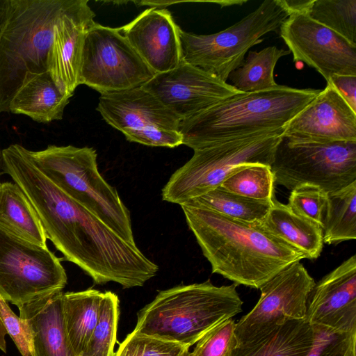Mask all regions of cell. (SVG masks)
Masks as SVG:
<instances>
[{
    "mask_svg": "<svg viewBox=\"0 0 356 356\" xmlns=\"http://www.w3.org/2000/svg\"><path fill=\"white\" fill-rule=\"evenodd\" d=\"M142 87L181 120L241 92L215 75L182 60L171 70L155 74Z\"/></svg>",
    "mask_w": 356,
    "mask_h": 356,
    "instance_id": "cell-14",
    "label": "cell"
},
{
    "mask_svg": "<svg viewBox=\"0 0 356 356\" xmlns=\"http://www.w3.org/2000/svg\"><path fill=\"white\" fill-rule=\"evenodd\" d=\"M253 225L275 236L303 254L317 259L323 250V228L314 221L295 213L275 197L265 217Z\"/></svg>",
    "mask_w": 356,
    "mask_h": 356,
    "instance_id": "cell-20",
    "label": "cell"
},
{
    "mask_svg": "<svg viewBox=\"0 0 356 356\" xmlns=\"http://www.w3.org/2000/svg\"><path fill=\"white\" fill-rule=\"evenodd\" d=\"M314 339L307 356H356V332H335L312 325Z\"/></svg>",
    "mask_w": 356,
    "mask_h": 356,
    "instance_id": "cell-32",
    "label": "cell"
},
{
    "mask_svg": "<svg viewBox=\"0 0 356 356\" xmlns=\"http://www.w3.org/2000/svg\"><path fill=\"white\" fill-rule=\"evenodd\" d=\"M274 185L270 165L252 163L238 166L225 179L220 186L238 195L271 201L275 197Z\"/></svg>",
    "mask_w": 356,
    "mask_h": 356,
    "instance_id": "cell-28",
    "label": "cell"
},
{
    "mask_svg": "<svg viewBox=\"0 0 356 356\" xmlns=\"http://www.w3.org/2000/svg\"><path fill=\"white\" fill-rule=\"evenodd\" d=\"M356 238V181L327 194L323 227V243L328 245Z\"/></svg>",
    "mask_w": 356,
    "mask_h": 356,
    "instance_id": "cell-26",
    "label": "cell"
},
{
    "mask_svg": "<svg viewBox=\"0 0 356 356\" xmlns=\"http://www.w3.org/2000/svg\"><path fill=\"white\" fill-rule=\"evenodd\" d=\"M97 110L129 141L170 148L182 145L181 120L142 86L101 95Z\"/></svg>",
    "mask_w": 356,
    "mask_h": 356,
    "instance_id": "cell-11",
    "label": "cell"
},
{
    "mask_svg": "<svg viewBox=\"0 0 356 356\" xmlns=\"http://www.w3.org/2000/svg\"><path fill=\"white\" fill-rule=\"evenodd\" d=\"M63 300V293L58 291L19 307L31 335L34 356H77L66 335Z\"/></svg>",
    "mask_w": 356,
    "mask_h": 356,
    "instance_id": "cell-19",
    "label": "cell"
},
{
    "mask_svg": "<svg viewBox=\"0 0 356 356\" xmlns=\"http://www.w3.org/2000/svg\"><path fill=\"white\" fill-rule=\"evenodd\" d=\"M120 315L118 296L104 292L98 321L82 356H114Z\"/></svg>",
    "mask_w": 356,
    "mask_h": 356,
    "instance_id": "cell-30",
    "label": "cell"
},
{
    "mask_svg": "<svg viewBox=\"0 0 356 356\" xmlns=\"http://www.w3.org/2000/svg\"><path fill=\"white\" fill-rule=\"evenodd\" d=\"M307 14L356 47V0H313Z\"/></svg>",
    "mask_w": 356,
    "mask_h": 356,
    "instance_id": "cell-29",
    "label": "cell"
},
{
    "mask_svg": "<svg viewBox=\"0 0 356 356\" xmlns=\"http://www.w3.org/2000/svg\"><path fill=\"white\" fill-rule=\"evenodd\" d=\"M289 13L283 0H265L242 19L218 33L197 35L180 29L181 60L227 82L229 74L241 65L250 49L261 37L278 32Z\"/></svg>",
    "mask_w": 356,
    "mask_h": 356,
    "instance_id": "cell-7",
    "label": "cell"
},
{
    "mask_svg": "<svg viewBox=\"0 0 356 356\" xmlns=\"http://www.w3.org/2000/svg\"><path fill=\"white\" fill-rule=\"evenodd\" d=\"M35 165L65 194L95 215L126 241L136 244L130 212L116 189L98 170L92 147L49 145L28 149Z\"/></svg>",
    "mask_w": 356,
    "mask_h": 356,
    "instance_id": "cell-5",
    "label": "cell"
},
{
    "mask_svg": "<svg viewBox=\"0 0 356 356\" xmlns=\"http://www.w3.org/2000/svg\"><path fill=\"white\" fill-rule=\"evenodd\" d=\"M155 74L118 28L95 22L88 30L82 52L80 84L102 95L141 87Z\"/></svg>",
    "mask_w": 356,
    "mask_h": 356,
    "instance_id": "cell-9",
    "label": "cell"
},
{
    "mask_svg": "<svg viewBox=\"0 0 356 356\" xmlns=\"http://www.w3.org/2000/svg\"><path fill=\"white\" fill-rule=\"evenodd\" d=\"M180 29L169 10L152 7L118 28L156 74L171 70L181 62Z\"/></svg>",
    "mask_w": 356,
    "mask_h": 356,
    "instance_id": "cell-18",
    "label": "cell"
},
{
    "mask_svg": "<svg viewBox=\"0 0 356 356\" xmlns=\"http://www.w3.org/2000/svg\"><path fill=\"white\" fill-rule=\"evenodd\" d=\"M0 229L20 240L47 246V235L28 197L15 182L0 183Z\"/></svg>",
    "mask_w": 356,
    "mask_h": 356,
    "instance_id": "cell-23",
    "label": "cell"
},
{
    "mask_svg": "<svg viewBox=\"0 0 356 356\" xmlns=\"http://www.w3.org/2000/svg\"><path fill=\"white\" fill-rule=\"evenodd\" d=\"M305 318L335 332H356L355 254L315 284Z\"/></svg>",
    "mask_w": 356,
    "mask_h": 356,
    "instance_id": "cell-16",
    "label": "cell"
},
{
    "mask_svg": "<svg viewBox=\"0 0 356 356\" xmlns=\"http://www.w3.org/2000/svg\"><path fill=\"white\" fill-rule=\"evenodd\" d=\"M320 92L278 85L231 96L181 120L182 145L195 150L227 139L284 129Z\"/></svg>",
    "mask_w": 356,
    "mask_h": 356,
    "instance_id": "cell-2",
    "label": "cell"
},
{
    "mask_svg": "<svg viewBox=\"0 0 356 356\" xmlns=\"http://www.w3.org/2000/svg\"><path fill=\"white\" fill-rule=\"evenodd\" d=\"M232 284L217 286L209 280L161 291L141 309L134 331L190 348L207 332L242 311Z\"/></svg>",
    "mask_w": 356,
    "mask_h": 356,
    "instance_id": "cell-3",
    "label": "cell"
},
{
    "mask_svg": "<svg viewBox=\"0 0 356 356\" xmlns=\"http://www.w3.org/2000/svg\"><path fill=\"white\" fill-rule=\"evenodd\" d=\"M313 0H283V2L291 13H307Z\"/></svg>",
    "mask_w": 356,
    "mask_h": 356,
    "instance_id": "cell-37",
    "label": "cell"
},
{
    "mask_svg": "<svg viewBox=\"0 0 356 356\" xmlns=\"http://www.w3.org/2000/svg\"><path fill=\"white\" fill-rule=\"evenodd\" d=\"M95 16L88 0H70L54 27L47 71L59 90L70 97L80 85L84 40Z\"/></svg>",
    "mask_w": 356,
    "mask_h": 356,
    "instance_id": "cell-15",
    "label": "cell"
},
{
    "mask_svg": "<svg viewBox=\"0 0 356 356\" xmlns=\"http://www.w3.org/2000/svg\"><path fill=\"white\" fill-rule=\"evenodd\" d=\"M280 33L293 60L315 69L327 82L333 74L356 76V47L307 13L290 14Z\"/></svg>",
    "mask_w": 356,
    "mask_h": 356,
    "instance_id": "cell-13",
    "label": "cell"
},
{
    "mask_svg": "<svg viewBox=\"0 0 356 356\" xmlns=\"http://www.w3.org/2000/svg\"><path fill=\"white\" fill-rule=\"evenodd\" d=\"M0 319L21 355L34 356L31 335L26 323L13 312L1 295Z\"/></svg>",
    "mask_w": 356,
    "mask_h": 356,
    "instance_id": "cell-35",
    "label": "cell"
},
{
    "mask_svg": "<svg viewBox=\"0 0 356 356\" xmlns=\"http://www.w3.org/2000/svg\"><path fill=\"white\" fill-rule=\"evenodd\" d=\"M327 202V193L320 187L304 184L291 191L288 205L296 213L306 217L322 228Z\"/></svg>",
    "mask_w": 356,
    "mask_h": 356,
    "instance_id": "cell-33",
    "label": "cell"
},
{
    "mask_svg": "<svg viewBox=\"0 0 356 356\" xmlns=\"http://www.w3.org/2000/svg\"><path fill=\"white\" fill-rule=\"evenodd\" d=\"M212 273L237 285L259 289L302 253L253 224L211 210L181 206Z\"/></svg>",
    "mask_w": 356,
    "mask_h": 356,
    "instance_id": "cell-1",
    "label": "cell"
},
{
    "mask_svg": "<svg viewBox=\"0 0 356 356\" xmlns=\"http://www.w3.org/2000/svg\"><path fill=\"white\" fill-rule=\"evenodd\" d=\"M327 84L334 88L356 113V76L333 74Z\"/></svg>",
    "mask_w": 356,
    "mask_h": 356,
    "instance_id": "cell-36",
    "label": "cell"
},
{
    "mask_svg": "<svg viewBox=\"0 0 356 356\" xmlns=\"http://www.w3.org/2000/svg\"><path fill=\"white\" fill-rule=\"evenodd\" d=\"M272 204L273 200L248 198L229 192L220 186L184 205L205 208L225 216L253 224L265 217Z\"/></svg>",
    "mask_w": 356,
    "mask_h": 356,
    "instance_id": "cell-27",
    "label": "cell"
},
{
    "mask_svg": "<svg viewBox=\"0 0 356 356\" xmlns=\"http://www.w3.org/2000/svg\"><path fill=\"white\" fill-rule=\"evenodd\" d=\"M7 334L6 330L0 319V350L6 353V335Z\"/></svg>",
    "mask_w": 356,
    "mask_h": 356,
    "instance_id": "cell-39",
    "label": "cell"
},
{
    "mask_svg": "<svg viewBox=\"0 0 356 356\" xmlns=\"http://www.w3.org/2000/svg\"><path fill=\"white\" fill-rule=\"evenodd\" d=\"M283 130L255 133L195 149L163 188V200L181 206L220 186L238 166H270Z\"/></svg>",
    "mask_w": 356,
    "mask_h": 356,
    "instance_id": "cell-6",
    "label": "cell"
},
{
    "mask_svg": "<svg viewBox=\"0 0 356 356\" xmlns=\"http://www.w3.org/2000/svg\"><path fill=\"white\" fill-rule=\"evenodd\" d=\"M270 168L275 184L288 190L309 184L334 193L356 181V141H308L282 135Z\"/></svg>",
    "mask_w": 356,
    "mask_h": 356,
    "instance_id": "cell-8",
    "label": "cell"
},
{
    "mask_svg": "<svg viewBox=\"0 0 356 356\" xmlns=\"http://www.w3.org/2000/svg\"><path fill=\"white\" fill-rule=\"evenodd\" d=\"M291 54L289 50L270 46L259 51H250L241 66L228 76L234 88L241 92L261 91L278 86L274 70L280 58Z\"/></svg>",
    "mask_w": 356,
    "mask_h": 356,
    "instance_id": "cell-25",
    "label": "cell"
},
{
    "mask_svg": "<svg viewBox=\"0 0 356 356\" xmlns=\"http://www.w3.org/2000/svg\"><path fill=\"white\" fill-rule=\"evenodd\" d=\"M189 348L135 331L120 344L114 356H180Z\"/></svg>",
    "mask_w": 356,
    "mask_h": 356,
    "instance_id": "cell-31",
    "label": "cell"
},
{
    "mask_svg": "<svg viewBox=\"0 0 356 356\" xmlns=\"http://www.w3.org/2000/svg\"><path fill=\"white\" fill-rule=\"evenodd\" d=\"M70 0H10L0 35V114L26 76L47 71L54 27Z\"/></svg>",
    "mask_w": 356,
    "mask_h": 356,
    "instance_id": "cell-4",
    "label": "cell"
},
{
    "mask_svg": "<svg viewBox=\"0 0 356 356\" xmlns=\"http://www.w3.org/2000/svg\"><path fill=\"white\" fill-rule=\"evenodd\" d=\"M104 294L93 289L63 293L65 330L77 356L84 351L97 324Z\"/></svg>",
    "mask_w": 356,
    "mask_h": 356,
    "instance_id": "cell-24",
    "label": "cell"
},
{
    "mask_svg": "<svg viewBox=\"0 0 356 356\" xmlns=\"http://www.w3.org/2000/svg\"><path fill=\"white\" fill-rule=\"evenodd\" d=\"M70 98L59 90L48 71L30 74L12 98L9 112L49 123L63 118Z\"/></svg>",
    "mask_w": 356,
    "mask_h": 356,
    "instance_id": "cell-22",
    "label": "cell"
},
{
    "mask_svg": "<svg viewBox=\"0 0 356 356\" xmlns=\"http://www.w3.org/2000/svg\"><path fill=\"white\" fill-rule=\"evenodd\" d=\"M67 274L47 246L20 240L0 229V295L21 306L62 291Z\"/></svg>",
    "mask_w": 356,
    "mask_h": 356,
    "instance_id": "cell-10",
    "label": "cell"
},
{
    "mask_svg": "<svg viewBox=\"0 0 356 356\" xmlns=\"http://www.w3.org/2000/svg\"><path fill=\"white\" fill-rule=\"evenodd\" d=\"M180 356H195L193 352H190L189 349L185 350Z\"/></svg>",
    "mask_w": 356,
    "mask_h": 356,
    "instance_id": "cell-40",
    "label": "cell"
},
{
    "mask_svg": "<svg viewBox=\"0 0 356 356\" xmlns=\"http://www.w3.org/2000/svg\"><path fill=\"white\" fill-rule=\"evenodd\" d=\"M78 356H82V355H78Z\"/></svg>",
    "mask_w": 356,
    "mask_h": 356,
    "instance_id": "cell-42",
    "label": "cell"
},
{
    "mask_svg": "<svg viewBox=\"0 0 356 356\" xmlns=\"http://www.w3.org/2000/svg\"><path fill=\"white\" fill-rule=\"evenodd\" d=\"M10 0H0V35L7 20Z\"/></svg>",
    "mask_w": 356,
    "mask_h": 356,
    "instance_id": "cell-38",
    "label": "cell"
},
{
    "mask_svg": "<svg viewBox=\"0 0 356 356\" xmlns=\"http://www.w3.org/2000/svg\"><path fill=\"white\" fill-rule=\"evenodd\" d=\"M314 332L306 318L287 320L238 344L228 356H307Z\"/></svg>",
    "mask_w": 356,
    "mask_h": 356,
    "instance_id": "cell-21",
    "label": "cell"
},
{
    "mask_svg": "<svg viewBox=\"0 0 356 356\" xmlns=\"http://www.w3.org/2000/svg\"><path fill=\"white\" fill-rule=\"evenodd\" d=\"M282 135L308 141H356V113L327 84L286 124Z\"/></svg>",
    "mask_w": 356,
    "mask_h": 356,
    "instance_id": "cell-17",
    "label": "cell"
},
{
    "mask_svg": "<svg viewBox=\"0 0 356 356\" xmlns=\"http://www.w3.org/2000/svg\"><path fill=\"white\" fill-rule=\"evenodd\" d=\"M235 327L232 318L222 321L196 343L193 353L195 356H228L238 345Z\"/></svg>",
    "mask_w": 356,
    "mask_h": 356,
    "instance_id": "cell-34",
    "label": "cell"
},
{
    "mask_svg": "<svg viewBox=\"0 0 356 356\" xmlns=\"http://www.w3.org/2000/svg\"><path fill=\"white\" fill-rule=\"evenodd\" d=\"M315 284L300 261L291 264L265 283L259 289L257 303L236 323L238 345L287 320L305 318L308 300Z\"/></svg>",
    "mask_w": 356,
    "mask_h": 356,
    "instance_id": "cell-12",
    "label": "cell"
},
{
    "mask_svg": "<svg viewBox=\"0 0 356 356\" xmlns=\"http://www.w3.org/2000/svg\"><path fill=\"white\" fill-rule=\"evenodd\" d=\"M1 174H2V171H1V150L0 149V176Z\"/></svg>",
    "mask_w": 356,
    "mask_h": 356,
    "instance_id": "cell-41",
    "label": "cell"
}]
</instances>
